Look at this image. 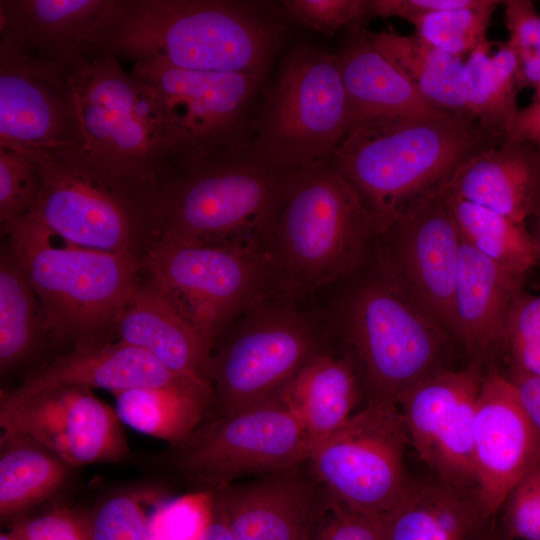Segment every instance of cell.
I'll list each match as a JSON object with an SVG mask.
<instances>
[{"mask_svg": "<svg viewBox=\"0 0 540 540\" xmlns=\"http://www.w3.org/2000/svg\"><path fill=\"white\" fill-rule=\"evenodd\" d=\"M288 27L279 2L117 0L99 51L131 64L266 75Z\"/></svg>", "mask_w": 540, "mask_h": 540, "instance_id": "obj_1", "label": "cell"}, {"mask_svg": "<svg viewBox=\"0 0 540 540\" xmlns=\"http://www.w3.org/2000/svg\"><path fill=\"white\" fill-rule=\"evenodd\" d=\"M256 236L274 293L292 300L357 272L374 252L377 230L329 157L282 177Z\"/></svg>", "mask_w": 540, "mask_h": 540, "instance_id": "obj_2", "label": "cell"}, {"mask_svg": "<svg viewBox=\"0 0 540 540\" xmlns=\"http://www.w3.org/2000/svg\"><path fill=\"white\" fill-rule=\"evenodd\" d=\"M505 137L469 117L381 120L350 130L332 157L377 234L414 203L448 187L471 160Z\"/></svg>", "mask_w": 540, "mask_h": 540, "instance_id": "obj_3", "label": "cell"}, {"mask_svg": "<svg viewBox=\"0 0 540 540\" xmlns=\"http://www.w3.org/2000/svg\"><path fill=\"white\" fill-rule=\"evenodd\" d=\"M70 79L84 158L106 178L147 195L182 172L152 90L110 52L75 64Z\"/></svg>", "mask_w": 540, "mask_h": 540, "instance_id": "obj_4", "label": "cell"}, {"mask_svg": "<svg viewBox=\"0 0 540 540\" xmlns=\"http://www.w3.org/2000/svg\"><path fill=\"white\" fill-rule=\"evenodd\" d=\"M339 325L369 399L398 403L420 381L447 367L455 341L391 280L374 256L351 275Z\"/></svg>", "mask_w": 540, "mask_h": 540, "instance_id": "obj_5", "label": "cell"}, {"mask_svg": "<svg viewBox=\"0 0 540 540\" xmlns=\"http://www.w3.org/2000/svg\"><path fill=\"white\" fill-rule=\"evenodd\" d=\"M2 229L42 304L49 334L71 338L74 346L105 342L139 284L141 260L58 239L26 216Z\"/></svg>", "mask_w": 540, "mask_h": 540, "instance_id": "obj_6", "label": "cell"}, {"mask_svg": "<svg viewBox=\"0 0 540 540\" xmlns=\"http://www.w3.org/2000/svg\"><path fill=\"white\" fill-rule=\"evenodd\" d=\"M347 126L335 53L297 45L264 91L243 154L275 173L293 174L331 157Z\"/></svg>", "mask_w": 540, "mask_h": 540, "instance_id": "obj_7", "label": "cell"}, {"mask_svg": "<svg viewBox=\"0 0 540 540\" xmlns=\"http://www.w3.org/2000/svg\"><path fill=\"white\" fill-rule=\"evenodd\" d=\"M153 238L141 260L148 284L212 348L238 316L274 293L269 260L256 235L219 243Z\"/></svg>", "mask_w": 540, "mask_h": 540, "instance_id": "obj_8", "label": "cell"}, {"mask_svg": "<svg viewBox=\"0 0 540 540\" xmlns=\"http://www.w3.org/2000/svg\"><path fill=\"white\" fill-rule=\"evenodd\" d=\"M283 176L243 153L186 170L144 197L151 235L194 243L254 236Z\"/></svg>", "mask_w": 540, "mask_h": 540, "instance_id": "obj_9", "label": "cell"}, {"mask_svg": "<svg viewBox=\"0 0 540 540\" xmlns=\"http://www.w3.org/2000/svg\"><path fill=\"white\" fill-rule=\"evenodd\" d=\"M214 344L207 380L212 415L234 413L280 397L288 382L324 353L312 324L269 297L238 316ZM221 337V336H220Z\"/></svg>", "mask_w": 540, "mask_h": 540, "instance_id": "obj_10", "label": "cell"}, {"mask_svg": "<svg viewBox=\"0 0 540 540\" xmlns=\"http://www.w3.org/2000/svg\"><path fill=\"white\" fill-rule=\"evenodd\" d=\"M131 68L163 109L182 172L247 148L253 104L266 75L193 71L156 62Z\"/></svg>", "mask_w": 540, "mask_h": 540, "instance_id": "obj_11", "label": "cell"}, {"mask_svg": "<svg viewBox=\"0 0 540 540\" xmlns=\"http://www.w3.org/2000/svg\"><path fill=\"white\" fill-rule=\"evenodd\" d=\"M408 443L398 405L369 399L312 446L307 465L335 501L360 513L384 516L411 483L404 468Z\"/></svg>", "mask_w": 540, "mask_h": 540, "instance_id": "obj_12", "label": "cell"}, {"mask_svg": "<svg viewBox=\"0 0 540 540\" xmlns=\"http://www.w3.org/2000/svg\"><path fill=\"white\" fill-rule=\"evenodd\" d=\"M311 441L276 398L234 413L211 415L181 446L173 466L190 482L214 490L248 476L307 463Z\"/></svg>", "mask_w": 540, "mask_h": 540, "instance_id": "obj_13", "label": "cell"}, {"mask_svg": "<svg viewBox=\"0 0 540 540\" xmlns=\"http://www.w3.org/2000/svg\"><path fill=\"white\" fill-rule=\"evenodd\" d=\"M40 166L41 191L26 217L69 243L136 256L151 234L141 193L106 178L83 153Z\"/></svg>", "mask_w": 540, "mask_h": 540, "instance_id": "obj_14", "label": "cell"}, {"mask_svg": "<svg viewBox=\"0 0 540 540\" xmlns=\"http://www.w3.org/2000/svg\"><path fill=\"white\" fill-rule=\"evenodd\" d=\"M460 247L446 187L402 212L377 234L374 248L396 286L452 339Z\"/></svg>", "mask_w": 540, "mask_h": 540, "instance_id": "obj_15", "label": "cell"}, {"mask_svg": "<svg viewBox=\"0 0 540 540\" xmlns=\"http://www.w3.org/2000/svg\"><path fill=\"white\" fill-rule=\"evenodd\" d=\"M0 147L38 164L83 153L70 68L0 47Z\"/></svg>", "mask_w": 540, "mask_h": 540, "instance_id": "obj_16", "label": "cell"}, {"mask_svg": "<svg viewBox=\"0 0 540 540\" xmlns=\"http://www.w3.org/2000/svg\"><path fill=\"white\" fill-rule=\"evenodd\" d=\"M486 372L472 360L417 383L398 401L409 442L440 481L476 489L473 449L476 404Z\"/></svg>", "mask_w": 540, "mask_h": 540, "instance_id": "obj_17", "label": "cell"}, {"mask_svg": "<svg viewBox=\"0 0 540 540\" xmlns=\"http://www.w3.org/2000/svg\"><path fill=\"white\" fill-rule=\"evenodd\" d=\"M122 425L115 409L90 388L60 387L25 397L1 391L2 430L29 437L70 467L126 459Z\"/></svg>", "mask_w": 540, "mask_h": 540, "instance_id": "obj_18", "label": "cell"}, {"mask_svg": "<svg viewBox=\"0 0 540 540\" xmlns=\"http://www.w3.org/2000/svg\"><path fill=\"white\" fill-rule=\"evenodd\" d=\"M473 449L476 492L493 521L516 484L540 463V435L506 375L486 372L479 392Z\"/></svg>", "mask_w": 540, "mask_h": 540, "instance_id": "obj_19", "label": "cell"}, {"mask_svg": "<svg viewBox=\"0 0 540 540\" xmlns=\"http://www.w3.org/2000/svg\"><path fill=\"white\" fill-rule=\"evenodd\" d=\"M303 465L212 490L235 540H311L332 498Z\"/></svg>", "mask_w": 540, "mask_h": 540, "instance_id": "obj_20", "label": "cell"}, {"mask_svg": "<svg viewBox=\"0 0 540 540\" xmlns=\"http://www.w3.org/2000/svg\"><path fill=\"white\" fill-rule=\"evenodd\" d=\"M117 0H1L0 47L66 68L99 53Z\"/></svg>", "mask_w": 540, "mask_h": 540, "instance_id": "obj_21", "label": "cell"}, {"mask_svg": "<svg viewBox=\"0 0 540 540\" xmlns=\"http://www.w3.org/2000/svg\"><path fill=\"white\" fill-rule=\"evenodd\" d=\"M335 55L347 102L346 134L361 124L374 121L452 114L428 100L376 48L364 28L350 30Z\"/></svg>", "mask_w": 540, "mask_h": 540, "instance_id": "obj_22", "label": "cell"}, {"mask_svg": "<svg viewBox=\"0 0 540 540\" xmlns=\"http://www.w3.org/2000/svg\"><path fill=\"white\" fill-rule=\"evenodd\" d=\"M525 276L506 270L461 240L453 296V339L472 360L502 350L509 309Z\"/></svg>", "mask_w": 540, "mask_h": 540, "instance_id": "obj_23", "label": "cell"}, {"mask_svg": "<svg viewBox=\"0 0 540 540\" xmlns=\"http://www.w3.org/2000/svg\"><path fill=\"white\" fill-rule=\"evenodd\" d=\"M184 379L195 378L174 374L144 350L117 340L74 346L37 368L19 387L6 392L25 397L60 387H86L115 393Z\"/></svg>", "mask_w": 540, "mask_h": 540, "instance_id": "obj_24", "label": "cell"}, {"mask_svg": "<svg viewBox=\"0 0 540 540\" xmlns=\"http://www.w3.org/2000/svg\"><path fill=\"white\" fill-rule=\"evenodd\" d=\"M447 191L525 224L540 210V148L504 141L464 166Z\"/></svg>", "mask_w": 540, "mask_h": 540, "instance_id": "obj_25", "label": "cell"}, {"mask_svg": "<svg viewBox=\"0 0 540 540\" xmlns=\"http://www.w3.org/2000/svg\"><path fill=\"white\" fill-rule=\"evenodd\" d=\"M118 340L144 350L174 374L207 383L210 344L148 283L138 284L117 316Z\"/></svg>", "mask_w": 540, "mask_h": 540, "instance_id": "obj_26", "label": "cell"}, {"mask_svg": "<svg viewBox=\"0 0 540 540\" xmlns=\"http://www.w3.org/2000/svg\"><path fill=\"white\" fill-rule=\"evenodd\" d=\"M386 540H490L492 520L476 489L411 482L385 516Z\"/></svg>", "mask_w": 540, "mask_h": 540, "instance_id": "obj_27", "label": "cell"}, {"mask_svg": "<svg viewBox=\"0 0 540 540\" xmlns=\"http://www.w3.org/2000/svg\"><path fill=\"white\" fill-rule=\"evenodd\" d=\"M360 396L361 383L350 359L325 352L308 362L280 394L312 446L340 428L355 413Z\"/></svg>", "mask_w": 540, "mask_h": 540, "instance_id": "obj_28", "label": "cell"}, {"mask_svg": "<svg viewBox=\"0 0 540 540\" xmlns=\"http://www.w3.org/2000/svg\"><path fill=\"white\" fill-rule=\"evenodd\" d=\"M112 394L114 409L123 424L167 441L173 448L184 444L213 413L210 385L198 379Z\"/></svg>", "mask_w": 540, "mask_h": 540, "instance_id": "obj_29", "label": "cell"}, {"mask_svg": "<svg viewBox=\"0 0 540 540\" xmlns=\"http://www.w3.org/2000/svg\"><path fill=\"white\" fill-rule=\"evenodd\" d=\"M376 48L397 66L431 102L442 109L470 117L465 87V60L446 53L416 34L401 35L393 29L369 32Z\"/></svg>", "mask_w": 540, "mask_h": 540, "instance_id": "obj_30", "label": "cell"}, {"mask_svg": "<svg viewBox=\"0 0 540 540\" xmlns=\"http://www.w3.org/2000/svg\"><path fill=\"white\" fill-rule=\"evenodd\" d=\"M0 447L2 519L20 514L47 499L68 477L70 466L21 433L2 430Z\"/></svg>", "mask_w": 540, "mask_h": 540, "instance_id": "obj_31", "label": "cell"}, {"mask_svg": "<svg viewBox=\"0 0 540 540\" xmlns=\"http://www.w3.org/2000/svg\"><path fill=\"white\" fill-rule=\"evenodd\" d=\"M488 39L465 60V87L469 115L482 127L504 137L518 111L522 89L515 53L507 41Z\"/></svg>", "mask_w": 540, "mask_h": 540, "instance_id": "obj_32", "label": "cell"}, {"mask_svg": "<svg viewBox=\"0 0 540 540\" xmlns=\"http://www.w3.org/2000/svg\"><path fill=\"white\" fill-rule=\"evenodd\" d=\"M49 333L42 304L9 246L0 257V371L30 359Z\"/></svg>", "mask_w": 540, "mask_h": 540, "instance_id": "obj_33", "label": "cell"}, {"mask_svg": "<svg viewBox=\"0 0 540 540\" xmlns=\"http://www.w3.org/2000/svg\"><path fill=\"white\" fill-rule=\"evenodd\" d=\"M447 193L463 242L521 276L538 263L537 247L526 224Z\"/></svg>", "mask_w": 540, "mask_h": 540, "instance_id": "obj_34", "label": "cell"}, {"mask_svg": "<svg viewBox=\"0 0 540 540\" xmlns=\"http://www.w3.org/2000/svg\"><path fill=\"white\" fill-rule=\"evenodd\" d=\"M500 3L502 1L472 0L467 6L431 13L411 23L420 39L463 58L487 40L493 11Z\"/></svg>", "mask_w": 540, "mask_h": 540, "instance_id": "obj_35", "label": "cell"}, {"mask_svg": "<svg viewBox=\"0 0 540 540\" xmlns=\"http://www.w3.org/2000/svg\"><path fill=\"white\" fill-rule=\"evenodd\" d=\"M212 505V490L161 500L149 514L143 540H200Z\"/></svg>", "mask_w": 540, "mask_h": 540, "instance_id": "obj_36", "label": "cell"}, {"mask_svg": "<svg viewBox=\"0 0 540 540\" xmlns=\"http://www.w3.org/2000/svg\"><path fill=\"white\" fill-rule=\"evenodd\" d=\"M163 498L153 491L112 496L87 516L90 540H143L149 514L148 505Z\"/></svg>", "mask_w": 540, "mask_h": 540, "instance_id": "obj_37", "label": "cell"}, {"mask_svg": "<svg viewBox=\"0 0 540 540\" xmlns=\"http://www.w3.org/2000/svg\"><path fill=\"white\" fill-rule=\"evenodd\" d=\"M502 351L510 361V374L540 377V295L520 293L506 320Z\"/></svg>", "mask_w": 540, "mask_h": 540, "instance_id": "obj_38", "label": "cell"}, {"mask_svg": "<svg viewBox=\"0 0 540 540\" xmlns=\"http://www.w3.org/2000/svg\"><path fill=\"white\" fill-rule=\"evenodd\" d=\"M42 186L41 166L17 151L0 147V220L8 223L27 215Z\"/></svg>", "mask_w": 540, "mask_h": 540, "instance_id": "obj_39", "label": "cell"}, {"mask_svg": "<svg viewBox=\"0 0 540 540\" xmlns=\"http://www.w3.org/2000/svg\"><path fill=\"white\" fill-rule=\"evenodd\" d=\"M503 4L507 42L517 58L521 87L535 89L540 85V13L528 0H507Z\"/></svg>", "mask_w": 540, "mask_h": 540, "instance_id": "obj_40", "label": "cell"}, {"mask_svg": "<svg viewBox=\"0 0 540 540\" xmlns=\"http://www.w3.org/2000/svg\"><path fill=\"white\" fill-rule=\"evenodd\" d=\"M281 13L289 21L333 36L342 28H361L370 16L369 0H282Z\"/></svg>", "mask_w": 540, "mask_h": 540, "instance_id": "obj_41", "label": "cell"}, {"mask_svg": "<svg viewBox=\"0 0 540 540\" xmlns=\"http://www.w3.org/2000/svg\"><path fill=\"white\" fill-rule=\"evenodd\" d=\"M500 512L505 540H540V463L511 490Z\"/></svg>", "mask_w": 540, "mask_h": 540, "instance_id": "obj_42", "label": "cell"}, {"mask_svg": "<svg viewBox=\"0 0 540 540\" xmlns=\"http://www.w3.org/2000/svg\"><path fill=\"white\" fill-rule=\"evenodd\" d=\"M10 531L18 540H90L87 516L66 507L20 519Z\"/></svg>", "mask_w": 540, "mask_h": 540, "instance_id": "obj_43", "label": "cell"}, {"mask_svg": "<svg viewBox=\"0 0 540 540\" xmlns=\"http://www.w3.org/2000/svg\"><path fill=\"white\" fill-rule=\"evenodd\" d=\"M385 516L351 510L332 498L311 540H386Z\"/></svg>", "mask_w": 540, "mask_h": 540, "instance_id": "obj_44", "label": "cell"}, {"mask_svg": "<svg viewBox=\"0 0 540 540\" xmlns=\"http://www.w3.org/2000/svg\"><path fill=\"white\" fill-rule=\"evenodd\" d=\"M472 0H369L374 17L396 16L410 23L425 15L467 6Z\"/></svg>", "mask_w": 540, "mask_h": 540, "instance_id": "obj_45", "label": "cell"}, {"mask_svg": "<svg viewBox=\"0 0 540 540\" xmlns=\"http://www.w3.org/2000/svg\"><path fill=\"white\" fill-rule=\"evenodd\" d=\"M534 90L532 101L518 109L505 141L528 142L540 148V85Z\"/></svg>", "mask_w": 540, "mask_h": 540, "instance_id": "obj_46", "label": "cell"}, {"mask_svg": "<svg viewBox=\"0 0 540 540\" xmlns=\"http://www.w3.org/2000/svg\"><path fill=\"white\" fill-rule=\"evenodd\" d=\"M519 400L530 421L540 435V377L525 374H509Z\"/></svg>", "mask_w": 540, "mask_h": 540, "instance_id": "obj_47", "label": "cell"}, {"mask_svg": "<svg viewBox=\"0 0 540 540\" xmlns=\"http://www.w3.org/2000/svg\"><path fill=\"white\" fill-rule=\"evenodd\" d=\"M200 540H235L225 518L224 512L214 494L210 519L201 535Z\"/></svg>", "mask_w": 540, "mask_h": 540, "instance_id": "obj_48", "label": "cell"}, {"mask_svg": "<svg viewBox=\"0 0 540 540\" xmlns=\"http://www.w3.org/2000/svg\"><path fill=\"white\" fill-rule=\"evenodd\" d=\"M533 218L535 221H534V228L531 233L537 247L538 257L540 261V210Z\"/></svg>", "mask_w": 540, "mask_h": 540, "instance_id": "obj_49", "label": "cell"}, {"mask_svg": "<svg viewBox=\"0 0 540 540\" xmlns=\"http://www.w3.org/2000/svg\"><path fill=\"white\" fill-rule=\"evenodd\" d=\"M0 540H18L16 536L11 532H4L0 534Z\"/></svg>", "mask_w": 540, "mask_h": 540, "instance_id": "obj_50", "label": "cell"}, {"mask_svg": "<svg viewBox=\"0 0 540 540\" xmlns=\"http://www.w3.org/2000/svg\"><path fill=\"white\" fill-rule=\"evenodd\" d=\"M490 540H496L495 536L493 538H491Z\"/></svg>", "mask_w": 540, "mask_h": 540, "instance_id": "obj_51", "label": "cell"}]
</instances>
